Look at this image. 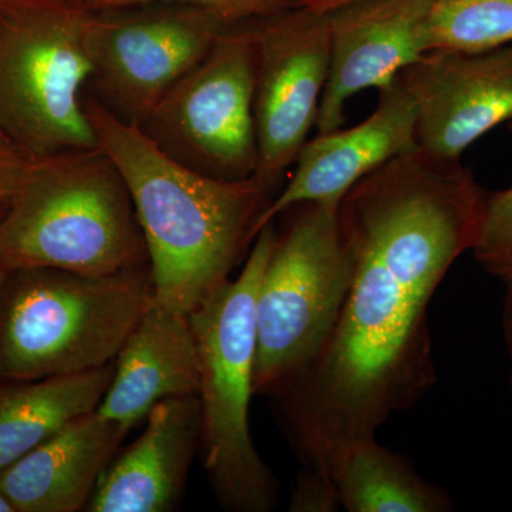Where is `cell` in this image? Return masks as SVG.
Here are the masks:
<instances>
[{
  "mask_svg": "<svg viewBox=\"0 0 512 512\" xmlns=\"http://www.w3.org/2000/svg\"><path fill=\"white\" fill-rule=\"evenodd\" d=\"M485 190L460 160L419 147L392 158L340 201L352 282L311 366L271 396L303 466L330 470L353 443L437 382L427 312L454 262L471 251Z\"/></svg>",
  "mask_w": 512,
  "mask_h": 512,
  "instance_id": "6da1fadb",
  "label": "cell"
},
{
  "mask_svg": "<svg viewBox=\"0 0 512 512\" xmlns=\"http://www.w3.org/2000/svg\"><path fill=\"white\" fill-rule=\"evenodd\" d=\"M97 147L119 168L148 251L154 302L190 316L254 245L276 192L256 175L224 181L163 153L140 127L83 96Z\"/></svg>",
  "mask_w": 512,
  "mask_h": 512,
  "instance_id": "7a4b0ae2",
  "label": "cell"
},
{
  "mask_svg": "<svg viewBox=\"0 0 512 512\" xmlns=\"http://www.w3.org/2000/svg\"><path fill=\"white\" fill-rule=\"evenodd\" d=\"M0 264L87 275L150 265L126 181L103 150L32 161L0 222Z\"/></svg>",
  "mask_w": 512,
  "mask_h": 512,
  "instance_id": "3957f363",
  "label": "cell"
},
{
  "mask_svg": "<svg viewBox=\"0 0 512 512\" xmlns=\"http://www.w3.org/2000/svg\"><path fill=\"white\" fill-rule=\"evenodd\" d=\"M153 301L150 265L113 275L10 269L0 284V380L111 365Z\"/></svg>",
  "mask_w": 512,
  "mask_h": 512,
  "instance_id": "277c9868",
  "label": "cell"
},
{
  "mask_svg": "<svg viewBox=\"0 0 512 512\" xmlns=\"http://www.w3.org/2000/svg\"><path fill=\"white\" fill-rule=\"evenodd\" d=\"M275 221L259 232L241 274L191 312L200 363L204 466L215 497L235 512H268L278 503V480L252 443L255 303L276 239Z\"/></svg>",
  "mask_w": 512,
  "mask_h": 512,
  "instance_id": "5b68a950",
  "label": "cell"
},
{
  "mask_svg": "<svg viewBox=\"0 0 512 512\" xmlns=\"http://www.w3.org/2000/svg\"><path fill=\"white\" fill-rule=\"evenodd\" d=\"M93 9L0 0V134L30 158L97 147L83 106Z\"/></svg>",
  "mask_w": 512,
  "mask_h": 512,
  "instance_id": "8992f818",
  "label": "cell"
},
{
  "mask_svg": "<svg viewBox=\"0 0 512 512\" xmlns=\"http://www.w3.org/2000/svg\"><path fill=\"white\" fill-rule=\"evenodd\" d=\"M338 208L302 202L279 214L285 222L256 295L254 396L301 376L338 322L353 274Z\"/></svg>",
  "mask_w": 512,
  "mask_h": 512,
  "instance_id": "52a82bcc",
  "label": "cell"
},
{
  "mask_svg": "<svg viewBox=\"0 0 512 512\" xmlns=\"http://www.w3.org/2000/svg\"><path fill=\"white\" fill-rule=\"evenodd\" d=\"M255 20L229 25L140 126L168 157L217 180H247L258 168Z\"/></svg>",
  "mask_w": 512,
  "mask_h": 512,
  "instance_id": "ba28073f",
  "label": "cell"
},
{
  "mask_svg": "<svg viewBox=\"0 0 512 512\" xmlns=\"http://www.w3.org/2000/svg\"><path fill=\"white\" fill-rule=\"evenodd\" d=\"M229 25L190 3L157 0L93 9L92 73L84 93L117 119L143 126Z\"/></svg>",
  "mask_w": 512,
  "mask_h": 512,
  "instance_id": "9c48e42d",
  "label": "cell"
},
{
  "mask_svg": "<svg viewBox=\"0 0 512 512\" xmlns=\"http://www.w3.org/2000/svg\"><path fill=\"white\" fill-rule=\"evenodd\" d=\"M256 177L276 192L318 120L329 74L325 13L303 6L256 19Z\"/></svg>",
  "mask_w": 512,
  "mask_h": 512,
  "instance_id": "30bf717a",
  "label": "cell"
},
{
  "mask_svg": "<svg viewBox=\"0 0 512 512\" xmlns=\"http://www.w3.org/2000/svg\"><path fill=\"white\" fill-rule=\"evenodd\" d=\"M402 73L417 100V147L431 157L460 160L512 120V43L477 53L430 50Z\"/></svg>",
  "mask_w": 512,
  "mask_h": 512,
  "instance_id": "8fae6325",
  "label": "cell"
},
{
  "mask_svg": "<svg viewBox=\"0 0 512 512\" xmlns=\"http://www.w3.org/2000/svg\"><path fill=\"white\" fill-rule=\"evenodd\" d=\"M434 0H350L325 12L329 74L320 101L319 133L338 130L349 99L382 90L429 52Z\"/></svg>",
  "mask_w": 512,
  "mask_h": 512,
  "instance_id": "7c38bea8",
  "label": "cell"
},
{
  "mask_svg": "<svg viewBox=\"0 0 512 512\" xmlns=\"http://www.w3.org/2000/svg\"><path fill=\"white\" fill-rule=\"evenodd\" d=\"M377 109L362 123L319 133L302 147L295 171L265 211L259 232L296 204L339 207L350 188L392 158L417 148V100L403 73L379 90Z\"/></svg>",
  "mask_w": 512,
  "mask_h": 512,
  "instance_id": "4fadbf2b",
  "label": "cell"
},
{
  "mask_svg": "<svg viewBox=\"0 0 512 512\" xmlns=\"http://www.w3.org/2000/svg\"><path fill=\"white\" fill-rule=\"evenodd\" d=\"M144 421L140 437L104 471L86 511L170 512L181 503L201 448L200 400H163Z\"/></svg>",
  "mask_w": 512,
  "mask_h": 512,
  "instance_id": "5bb4252c",
  "label": "cell"
},
{
  "mask_svg": "<svg viewBox=\"0 0 512 512\" xmlns=\"http://www.w3.org/2000/svg\"><path fill=\"white\" fill-rule=\"evenodd\" d=\"M200 363L190 316L151 303L114 360L96 412L127 431L163 400L198 396Z\"/></svg>",
  "mask_w": 512,
  "mask_h": 512,
  "instance_id": "9a60e30c",
  "label": "cell"
},
{
  "mask_svg": "<svg viewBox=\"0 0 512 512\" xmlns=\"http://www.w3.org/2000/svg\"><path fill=\"white\" fill-rule=\"evenodd\" d=\"M130 431L94 410L67 423L0 474L16 512L86 511Z\"/></svg>",
  "mask_w": 512,
  "mask_h": 512,
  "instance_id": "2e32d148",
  "label": "cell"
},
{
  "mask_svg": "<svg viewBox=\"0 0 512 512\" xmlns=\"http://www.w3.org/2000/svg\"><path fill=\"white\" fill-rule=\"evenodd\" d=\"M114 362L77 375L0 380V474L67 423L99 407Z\"/></svg>",
  "mask_w": 512,
  "mask_h": 512,
  "instance_id": "e0dca14e",
  "label": "cell"
},
{
  "mask_svg": "<svg viewBox=\"0 0 512 512\" xmlns=\"http://www.w3.org/2000/svg\"><path fill=\"white\" fill-rule=\"evenodd\" d=\"M340 507L349 512H448L454 503L407 458L377 443H353L330 470Z\"/></svg>",
  "mask_w": 512,
  "mask_h": 512,
  "instance_id": "ac0fdd59",
  "label": "cell"
},
{
  "mask_svg": "<svg viewBox=\"0 0 512 512\" xmlns=\"http://www.w3.org/2000/svg\"><path fill=\"white\" fill-rule=\"evenodd\" d=\"M511 43L512 0H434L430 50L477 53Z\"/></svg>",
  "mask_w": 512,
  "mask_h": 512,
  "instance_id": "d6986e66",
  "label": "cell"
},
{
  "mask_svg": "<svg viewBox=\"0 0 512 512\" xmlns=\"http://www.w3.org/2000/svg\"><path fill=\"white\" fill-rule=\"evenodd\" d=\"M474 259L488 275L512 289V187L485 191Z\"/></svg>",
  "mask_w": 512,
  "mask_h": 512,
  "instance_id": "ffe728a7",
  "label": "cell"
},
{
  "mask_svg": "<svg viewBox=\"0 0 512 512\" xmlns=\"http://www.w3.org/2000/svg\"><path fill=\"white\" fill-rule=\"evenodd\" d=\"M92 9L113 8L133 3L157 2V0H83ZM163 2L190 3L220 15L228 23L248 22L266 18L282 10L299 6V0H163Z\"/></svg>",
  "mask_w": 512,
  "mask_h": 512,
  "instance_id": "44dd1931",
  "label": "cell"
},
{
  "mask_svg": "<svg viewBox=\"0 0 512 512\" xmlns=\"http://www.w3.org/2000/svg\"><path fill=\"white\" fill-rule=\"evenodd\" d=\"M340 508L333 478L318 468L303 467L289 504L292 512H333Z\"/></svg>",
  "mask_w": 512,
  "mask_h": 512,
  "instance_id": "7402d4cb",
  "label": "cell"
},
{
  "mask_svg": "<svg viewBox=\"0 0 512 512\" xmlns=\"http://www.w3.org/2000/svg\"><path fill=\"white\" fill-rule=\"evenodd\" d=\"M33 160L0 134V201L12 200Z\"/></svg>",
  "mask_w": 512,
  "mask_h": 512,
  "instance_id": "603a6c76",
  "label": "cell"
},
{
  "mask_svg": "<svg viewBox=\"0 0 512 512\" xmlns=\"http://www.w3.org/2000/svg\"><path fill=\"white\" fill-rule=\"evenodd\" d=\"M501 318H503L505 349H507L508 359H510V386L512 392V289H505Z\"/></svg>",
  "mask_w": 512,
  "mask_h": 512,
  "instance_id": "cb8c5ba5",
  "label": "cell"
},
{
  "mask_svg": "<svg viewBox=\"0 0 512 512\" xmlns=\"http://www.w3.org/2000/svg\"><path fill=\"white\" fill-rule=\"evenodd\" d=\"M350 2V0H299V6L311 9L313 12L325 13L333 8L343 5V3Z\"/></svg>",
  "mask_w": 512,
  "mask_h": 512,
  "instance_id": "d4e9b609",
  "label": "cell"
},
{
  "mask_svg": "<svg viewBox=\"0 0 512 512\" xmlns=\"http://www.w3.org/2000/svg\"><path fill=\"white\" fill-rule=\"evenodd\" d=\"M0 512H16L15 507L10 503L9 498L0 490Z\"/></svg>",
  "mask_w": 512,
  "mask_h": 512,
  "instance_id": "484cf974",
  "label": "cell"
},
{
  "mask_svg": "<svg viewBox=\"0 0 512 512\" xmlns=\"http://www.w3.org/2000/svg\"><path fill=\"white\" fill-rule=\"evenodd\" d=\"M10 201H0V222H2L3 217H5L6 212L9 210Z\"/></svg>",
  "mask_w": 512,
  "mask_h": 512,
  "instance_id": "4316f807",
  "label": "cell"
},
{
  "mask_svg": "<svg viewBox=\"0 0 512 512\" xmlns=\"http://www.w3.org/2000/svg\"><path fill=\"white\" fill-rule=\"evenodd\" d=\"M6 274H8V269H6L5 266L0 264V284H2L3 279H5Z\"/></svg>",
  "mask_w": 512,
  "mask_h": 512,
  "instance_id": "83f0119b",
  "label": "cell"
},
{
  "mask_svg": "<svg viewBox=\"0 0 512 512\" xmlns=\"http://www.w3.org/2000/svg\"><path fill=\"white\" fill-rule=\"evenodd\" d=\"M508 127H510V131L512 133V120L510 121V123H508Z\"/></svg>",
  "mask_w": 512,
  "mask_h": 512,
  "instance_id": "f1b7e54d",
  "label": "cell"
}]
</instances>
